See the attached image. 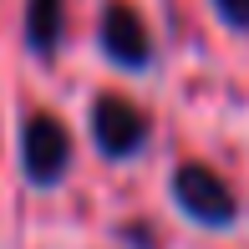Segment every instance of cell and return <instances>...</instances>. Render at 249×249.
<instances>
[{
	"label": "cell",
	"mask_w": 249,
	"mask_h": 249,
	"mask_svg": "<svg viewBox=\"0 0 249 249\" xmlns=\"http://www.w3.org/2000/svg\"><path fill=\"white\" fill-rule=\"evenodd\" d=\"M92 138H97V148L107 158H132L148 142V117H142V107H132L127 97L107 92V97H97V107H92Z\"/></svg>",
	"instance_id": "obj_2"
},
{
	"label": "cell",
	"mask_w": 249,
	"mask_h": 249,
	"mask_svg": "<svg viewBox=\"0 0 249 249\" xmlns=\"http://www.w3.org/2000/svg\"><path fill=\"white\" fill-rule=\"evenodd\" d=\"M102 46L117 66H148L153 56V36H148V20L127 5V0H112L102 10Z\"/></svg>",
	"instance_id": "obj_4"
},
{
	"label": "cell",
	"mask_w": 249,
	"mask_h": 249,
	"mask_svg": "<svg viewBox=\"0 0 249 249\" xmlns=\"http://www.w3.org/2000/svg\"><path fill=\"white\" fill-rule=\"evenodd\" d=\"M173 198L178 209L188 213V219L198 224H234V213H239V198H234V188L224 183L219 173H213L209 163H183L173 173Z\"/></svg>",
	"instance_id": "obj_1"
},
{
	"label": "cell",
	"mask_w": 249,
	"mask_h": 249,
	"mask_svg": "<svg viewBox=\"0 0 249 249\" xmlns=\"http://www.w3.org/2000/svg\"><path fill=\"white\" fill-rule=\"evenodd\" d=\"M20 158H26L31 183H61L66 163H71V138L51 112H36L20 132Z\"/></svg>",
	"instance_id": "obj_3"
},
{
	"label": "cell",
	"mask_w": 249,
	"mask_h": 249,
	"mask_svg": "<svg viewBox=\"0 0 249 249\" xmlns=\"http://www.w3.org/2000/svg\"><path fill=\"white\" fill-rule=\"evenodd\" d=\"M213 5H219V16L229 20V26L249 31V0H213Z\"/></svg>",
	"instance_id": "obj_6"
},
{
	"label": "cell",
	"mask_w": 249,
	"mask_h": 249,
	"mask_svg": "<svg viewBox=\"0 0 249 249\" xmlns=\"http://www.w3.org/2000/svg\"><path fill=\"white\" fill-rule=\"evenodd\" d=\"M26 41L41 56L56 51V41H61V0H31L26 5Z\"/></svg>",
	"instance_id": "obj_5"
}]
</instances>
